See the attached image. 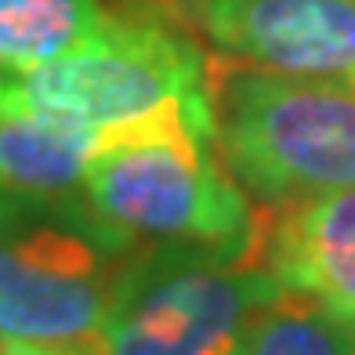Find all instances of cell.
<instances>
[{
  "instance_id": "obj_10",
  "label": "cell",
  "mask_w": 355,
  "mask_h": 355,
  "mask_svg": "<svg viewBox=\"0 0 355 355\" xmlns=\"http://www.w3.org/2000/svg\"><path fill=\"white\" fill-rule=\"evenodd\" d=\"M239 355H355V334L312 297L283 290L254 315Z\"/></svg>"
},
{
  "instance_id": "obj_3",
  "label": "cell",
  "mask_w": 355,
  "mask_h": 355,
  "mask_svg": "<svg viewBox=\"0 0 355 355\" xmlns=\"http://www.w3.org/2000/svg\"><path fill=\"white\" fill-rule=\"evenodd\" d=\"M135 250L84 196L0 189V345L94 355Z\"/></svg>"
},
{
  "instance_id": "obj_2",
  "label": "cell",
  "mask_w": 355,
  "mask_h": 355,
  "mask_svg": "<svg viewBox=\"0 0 355 355\" xmlns=\"http://www.w3.org/2000/svg\"><path fill=\"white\" fill-rule=\"evenodd\" d=\"M218 156L257 203L355 189V87L207 55Z\"/></svg>"
},
{
  "instance_id": "obj_6",
  "label": "cell",
  "mask_w": 355,
  "mask_h": 355,
  "mask_svg": "<svg viewBox=\"0 0 355 355\" xmlns=\"http://www.w3.org/2000/svg\"><path fill=\"white\" fill-rule=\"evenodd\" d=\"M167 15L214 55L355 87V0H174Z\"/></svg>"
},
{
  "instance_id": "obj_12",
  "label": "cell",
  "mask_w": 355,
  "mask_h": 355,
  "mask_svg": "<svg viewBox=\"0 0 355 355\" xmlns=\"http://www.w3.org/2000/svg\"><path fill=\"white\" fill-rule=\"evenodd\" d=\"M138 4H149V8H159V11H171L174 0H138Z\"/></svg>"
},
{
  "instance_id": "obj_4",
  "label": "cell",
  "mask_w": 355,
  "mask_h": 355,
  "mask_svg": "<svg viewBox=\"0 0 355 355\" xmlns=\"http://www.w3.org/2000/svg\"><path fill=\"white\" fill-rule=\"evenodd\" d=\"M283 294L250 229L229 243H153L127 261L94 355H239Z\"/></svg>"
},
{
  "instance_id": "obj_8",
  "label": "cell",
  "mask_w": 355,
  "mask_h": 355,
  "mask_svg": "<svg viewBox=\"0 0 355 355\" xmlns=\"http://www.w3.org/2000/svg\"><path fill=\"white\" fill-rule=\"evenodd\" d=\"M94 131L0 102V189L22 196H76Z\"/></svg>"
},
{
  "instance_id": "obj_5",
  "label": "cell",
  "mask_w": 355,
  "mask_h": 355,
  "mask_svg": "<svg viewBox=\"0 0 355 355\" xmlns=\"http://www.w3.org/2000/svg\"><path fill=\"white\" fill-rule=\"evenodd\" d=\"M207 55L167 11L135 4L76 51L40 66H0V102L109 131L203 91Z\"/></svg>"
},
{
  "instance_id": "obj_11",
  "label": "cell",
  "mask_w": 355,
  "mask_h": 355,
  "mask_svg": "<svg viewBox=\"0 0 355 355\" xmlns=\"http://www.w3.org/2000/svg\"><path fill=\"white\" fill-rule=\"evenodd\" d=\"M0 355H55V352H44V348H33V345H4Z\"/></svg>"
},
{
  "instance_id": "obj_1",
  "label": "cell",
  "mask_w": 355,
  "mask_h": 355,
  "mask_svg": "<svg viewBox=\"0 0 355 355\" xmlns=\"http://www.w3.org/2000/svg\"><path fill=\"white\" fill-rule=\"evenodd\" d=\"M80 189L91 211L135 243H229L254 221L218 156L207 87L98 131Z\"/></svg>"
},
{
  "instance_id": "obj_7",
  "label": "cell",
  "mask_w": 355,
  "mask_h": 355,
  "mask_svg": "<svg viewBox=\"0 0 355 355\" xmlns=\"http://www.w3.org/2000/svg\"><path fill=\"white\" fill-rule=\"evenodd\" d=\"M254 243L283 290L312 297L345 327L355 319V189L254 207Z\"/></svg>"
},
{
  "instance_id": "obj_9",
  "label": "cell",
  "mask_w": 355,
  "mask_h": 355,
  "mask_svg": "<svg viewBox=\"0 0 355 355\" xmlns=\"http://www.w3.org/2000/svg\"><path fill=\"white\" fill-rule=\"evenodd\" d=\"M112 22L98 0H0V66H40Z\"/></svg>"
}]
</instances>
